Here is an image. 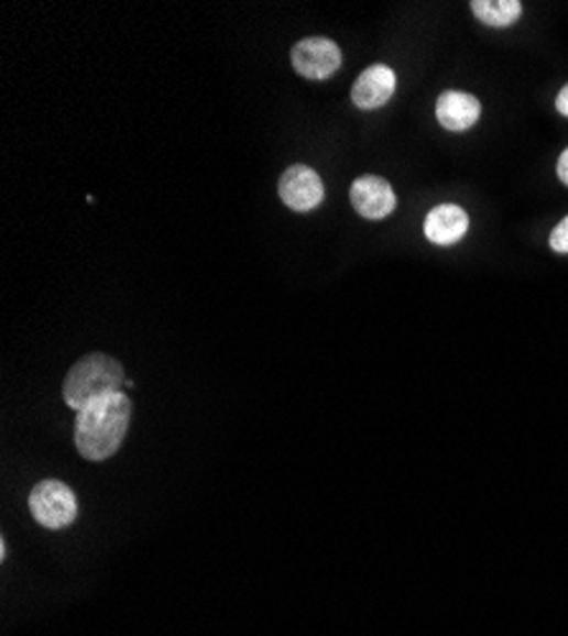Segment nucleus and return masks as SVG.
<instances>
[{"label": "nucleus", "instance_id": "1", "mask_svg": "<svg viewBox=\"0 0 568 636\" xmlns=\"http://www.w3.org/2000/svg\"><path fill=\"white\" fill-rule=\"evenodd\" d=\"M131 397L125 393L108 395L83 407L75 423V446L87 461H108L123 446L131 426Z\"/></svg>", "mask_w": 568, "mask_h": 636}, {"label": "nucleus", "instance_id": "2", "mask_svg": "<svg viewBox=\"0 0 568 636\" xmlns=\"http://www.w3.org/2000/svg\"><path fill=\"white\" fill-rule=\"evenodd\" d=\"M125 372L123 364L110 354H87L85 359L72 366L67 380H64L62 395L72 410H83V407L97 403V399L123 393Z\"/></svg>", "mask_w": 568, "mask_h": 636}, {"label": "nucleus", "instance_id": "3", "mask_svg": "<svg viewBox=\"0 0 568 636\" xmlns=\"http://www.w3.org/2000/svg\"><path fill=\"white\" fill-rule=\"evenodd\" d=\"M29 509L46 529H64L77 519V496L64 481L46 479L31 489Z\"/></svg>", "mask_w": 568, "mask_h": 636}, {"label": "nucleus", "instance_id": "4", "mask_svg": "<svg viewBox=\"0 0 568 636\" xmlns=\"http://www.w3.org/2000/svg\"><path fill=\"white\" fill-rule=\"evenodd\" d=\"M291 64L304 79H329L342 67V48L331 39L308 36L291 48Z\"/></svg>", "mask_w": 568, "mask_h": 636}, {"label": "nucleus", "instance_id": "5", "mask_svg": "<svg viewBox=\"0 0 568 636\" xmlns=\"http://www.w3.org/2000/svg\"><path fill=\"white\" fill-rule=\"evenodd\" d=\"M281 201L294 211H312L324 201V184L308 166H291L278 182Z\"/></svg>", "mask_w": 568, "mask_h": 636}, {"label": "nucleus", "instance_id": "6", "mask_svg": "<svg viewBox=\"0 0 568 636\" xmlns=\"http://www.w3.org/2000/svg\"><path fill=\"white\" fill-rule=\"evenodd\" d=\"M352 207L360 217L364 219H383L387 215H393L395 209V191L393 186L380 176H360L354 178L352 189H350Z\"/></svg>", "mask_w": 568, "mask_h": 636}, {"label": "nucleus", "instance_id": "7", "mask_svg": "<svg viewBox=\"0 0 568 636\" xmlns=\"http://www.w3.org/2000/svg\"><path fill=\"white\" fill-rule=\"evenodd\" d=\"M395 72L385 64H375V67L364 69L352 85V102L360 110H378L391 100L395 92Z\"/></svg>", "mask_w": 568, "mask_h": 636}, {"label": "nucleus", "instance_id": "8", "mask_svg": "<svg viewBox=\"0 0 568 636\" xmlns=\"http://www.w3.org/2000/svg\"><path fill=\"white\" fill-rule=\"evenodd\" d=\"M482 105L474 95L459 92V89H449L438 97L436 102V120L441 122L444 130H451V133H465L480 120Z\"/></svg>", "mask_w": 568, "mask_h": 636}, {"label": "nucleus", "instance_id": "9", "mask_svg": "<svg viewBox=\"0 0 568 636\" xmlns=\"http://www.w3.org/2000/svg\"><path fill=\"white\" fill-rule=\"evenodd\" d=\"M467 230L469 217L465 209L457 207V204H441V207L432 209L424 222L426 238L434 244H457L465 238Z\"/></svg>", "mask_w": 568, "mask_h": 636}, {"label": "nucleus", "instance_id": "10", "mask_svg": "<svg viewBox=\"0 0 568 636\" xmlns=\"http://www.w3.org/2000/svg\"><path fill=\"white\" fill-rule=\"evenodd\" d=\"M469 8H472L477 19L494 29L513 26L523 13V3H517V0H472Z\"/></svg>", "mask_w": 568, "mask_h": 636}, {"label": "nucleus", "instance_id": "11", "mask_svg": "<svg viewBox=\"0 0 568 636\" xmlns=\"http://www.w3.org/2000/svg\"><path fill=\"white\" fill-rule=\"evenodd\" d=\"M550 250L558 255H568V217L556 224V230L550 232Z\"/></svg>", "mask_w": 568, "mask_h": 636}, {"label": "nucleus", "instance_id": "12", "mask_svg": "<svg viewBox=\"0 0 568 636\" xmlns=\"http://www.w3.org/2000/svg\"><path fill=\"white\" fill-rule=\"evenodd\" d=\"M556 110L561 112V116H566L568 118V85L561 89V92H558V97H556Z\"/></svg>", "mask_w": 568, "mask_h": 636}, {"label": "nucleus", "instance_id": "13", "mask_svg": "<svg viewBox=\"0 0 568 636\" xmlns=\"http://www.w3.org/2000/svg\"><path fill=\"white\" fill-rule=\"evenodd\" d=\"M558 178L568 186V149L561 153V158H558Z\"/></svg>", "mask_w": 568, "mask_h": 636}]
</instances>
